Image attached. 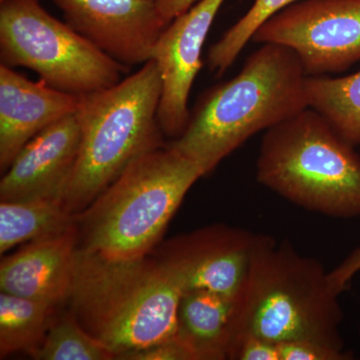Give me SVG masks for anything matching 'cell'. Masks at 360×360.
Segmentation results:
<instances>
[{
    "mask_svg": "<svg viewBox=\"0 0 360 360\" xmlns=\"http://www.w3.org/2000/svg\"><path fill=\"white\" fill-rule=\"evenodd\" d=\"M77 219L61 200L0 201V253L68 231Z\"/></svg>",
    "mask_w": 360,
    "mask_h": 360,
    "instance_id": "cell-16",
    "label": "cell"
},
{
    "mask_svg": "<svg viewBox=\"0 0 360 360\" xmlns=\"http://www.w3.org/2000/svg\"><path fill=\"white\" fill-rule=\"evenodd\" d=\"M297 1L300 0H255L250 11L210 47L207 58L210 70L217 77L224 75L265 21Z\"/></svg>",
    "mask_w": 360,
    "mask_h": 360,
    "instance_id": "cell-20",
    "label": "cell"
},
{
    "mask_svg": "<svg viewBox=\"0 0 360 360\" xmlns=\"http://www.w3.org/2000/svg\"><path fill=\"white\" fill-rule=\"evenodd\" d=\"M279 360H349L350 352H340L309 340L286 341L277 345Z\"/></svg>",
    "mask_w": 360,
    "mask_h": 360,
    "instance_id": "cell-21",
    "label": "cell"
},
{
    "mask_svg": "<svg viewBox=\"0 0 360 360\" xmlns=\"http://www.w3.org/2000/svg\"><path fill=\"white\" fill-rule=\"evenodd\" d=\"M0 60L78 96L113 86L129 71L47 13L39 0H0Z\"/></svg>",
    "mask_w": 360,
    "mask_h": 360,
    "instance_id": "cell-7",
    "label": "cell"
},
{
    "mask_svg": "<svg viewBox=\"0 0 360 360\" xmlns=\"http://www.w3.org/2000/svg\"><path fill=\"white\" fill-rule=\"evenodd\" d=\"M122 360H193V355L176 338L158 343L120 357Z\"/></svg>",
    "mask_w": 360,
    "mask_h": 360,
    "instance_id": "cell-23",
    "label": "cell"
},
{
    "mask_svg": "<svg viewBox=\"0 0 360 360\" xmlns=\"http://www.w3.org/2000/svg\"><path fill=\"white\" fill-rule=\"evenodd\" d=\"M198 0H155L161 18L168 25L176 16L186 13Z\"/></svg>",
    "mask_w": 360,
    "mask_h": 360,
    "instance_id": "cell-25",
    "label": "cell"
},
{
    "mask_svg": "<svg viewBox=\"0 0 360 360\" xmlns=\"http://www.w3.org/2000/svg\"><path fill=\"white\" fill-rule=\"evenodd\" d=\"M340 295L319 260L262 234L236 300L231 347L255 336L276 345L314 341L345 352Z\"/></svg>",
    "mask_w": 360,
    "mask_h": 360,
    "instance_id": "cell-2",
    "label": "cell"
},
{
    "mask_svg": "<svg viewBox=\"0 0 360 360\" xmlns=\"http://www.w3.org/2000/svg\"><path fill=\"white\" fill-rule=\"evenodd\" d=\"M75 115L37 134L21 149L0 181V201L56 200L63 202L79 153Z\"/></svg>",
    "mask_w": 360,
    "mask_h": 360,
    "instance_id": "cell-12",
    "label": "cell"
},
{
    "mask_svg": "<svg viewBox=\"0 0 360 360\" xmlns=\"http://www.w3.org/2000/svg\"><path fill=\"white\" fill-rule=\"evenodd\" d=\"M257 179L309 212L360 217V155L312 108L265 131Z\"/></svg>",
    "mask_w": 360,
    "mask_h": 360,
    "instance_id": "cell-6",
    "label": "cell"
},
{
    "mask_svg": "<svg viewBox=\"0 0 360 360\" xmlns=\"http://www.w3.org/2000/svg\"><path fill=\"white\" fill-rule=\"evenodd\" d=\"M251 41L291 49L307 77L343 72L360 60V0H300L265 21Z\"/></svg>",
    "mask_w": 360,
    "mask_h": 360,
    "instance_id": "cell-8",
    "label": "cell"
},
{
    "mask_svg": "<svg viewBox=\"0 0 360 360\" xmlns=\"http://www.w3.org/2000/svg\"><path fill=\"white\" fill-rule=\"evenodd\" d=\"M307 78L291 49L262 44L236 77L203 92L169 146L210 174L251 136L309 108Z\"/></svg>",
    "mask_w": 360,
    "mask_h": 360,
    "instance_id": "cell-1",
    "label": "cell"
},
{
    "mask_svg": "<svg viewBox=\"0 0 360 360\" xmlns=\"http://www.w3.org/2000/svg\"><path fill=\"white\" fill-rule=\"evenodd\" d=\"M229 359L233 360H279L278 347L276 343L245 336L234 343Z\"/></svg>",
    "mask_w": 360,
    "mask_h": 360,
    "instance_id": "cell-22",
    "label": "cell"
},
{
    "mask_svg": "<svg viewBox=\"0 0 360 360\" xmlns=\"http://www.w3.org/2000/svg\"><path fill=\"white\" fill-rule=\"evenodd\" d=\"M162 82L155 60L108 89L80 96L79 153L63 205L79 214L134 160L165 148L158 122Z\"/></svg>",
    "mask_w": 360,
    "mask_h": 360,
    "instance_id": "cell-4",
    "label": "cell"
},
{
    "mask_svg": "<svg viewBox=\"0 0 360 360\" xmlns=\"http://www.w3.org/2000/svg\"><path fill=\"white\" fill-rule=\"evenodd\" d=\"M262 234L217 224L177 236L158 253L182 292L205 290L236 300Z\"/></svg>",
    "mask_w": 360,
    "mask_h": 360,
    "instance_id": "cell-9",
    "label": "cell"
},
{
    "mask_svg": "<svg viewBox=\"0 0 360 360\" xmlns=\"http://www.w3.org/2000/svg\"><path fill=\"white\" fill-rule=\"evenodd\" d=\"M305 89L309 108L350 146H360V70L345 77H307Z\"/></svg>",
    "mask_w": 360,
    "mask_h": 360,
    "instance_id": "cell-17",
    "label": "cell"
},
{
    "mask_svg": "<svg viewBox=\"0 0 360 360\" xmlns=\"http://www.w3.org/2000/svg\"><path fill=\"white\" fill-rule=\"evenodd\" d=\"M80 96L32 82L0 65V170L2 174L37 134L77 112Z\"/></svg>",
    "mask_w": 360,
    "mask_h": 360,
    "instance_id": "cell-13",
    "label": "cell"
},
{
    "mask_svg": "<svg viewBox=\"0 0 360 360\" xmlns=\"http://www.w3.org/2000/svg\"><path fill=\"white\" fill-rule=\"evenodd\" d=\"M65 22L103 53L130 68L153 59L167 27L155 0H52Z\"/></svg>",
    "mask_w": 360,
    "mask_h": 360,
    "instance_id": "cell-10",
    "label": "cell"
},
{
    "mask_svg": "<svg viewBox=\"0 0 360 360\" xmlns=\"http://www.w3.org/2000/svg\"><path fill=\"white\" fill-rule=\"evenodd\" d=\"M79 248L77 225L35 239L0 264V290L58 305L70 300Z\"/></svg>",
    "mask_w": 360,
    "mask_h": 360,
    "instance_id": "cell-14",
    "label": "cell"
},
{
    "mask_svg": "<svg viewBox=\"0 0 360 360\" xmlns=\"http://www.w3.org/2000/svg\"><path fill=\"white\" fill-rule=\"evenodd\" d=\"M360 271V248L349 255L335 269L329 271V278L340 295L349 288L355 274Z\"/></svg>",
    "mask_w": 360,
    "mask_h": 360,
    "instance_id": "cell-24",
    "label": "cell"
},
{
    "mask_svg": "<svg viewBox=\"0 0 360 360\" xmlns=\"http://www.w3.org/2000/svg\"><path fill=\"white\" fill-rule=\"evenodd\" d=\"M37 360H111L115 354L87 333L72 311L53 319L41 347L32 354Z\"/></svg>",
    "mask_w": 360,
    "mask_h": 360,
    "instance_id": "cell-19",
    "label": "cell"
},
{
    "mask_svg": "<svg viewBox=\"0 0 360 360\" xmlns=\"http://www.w3.org/2000/svg\"><path fill=\"white\" fill-rule=\"evenodd\" d=\"M236 300L205 290H186L177 307L175 338L193 360L229 359Z\"/></svg>",
    "mask_w": 360,
    "mask_h": 360,
    "instance_id": "cell-15",
    "label": "cell"
},
{
    "mask_svg": "<svg viewBox=\"0 0 360 360\" xmlns=\"http://www.w3.org/2000/svg\"><path fill=\"white\" fill-rule=\"evenodd\" d=\"M182 290L148 257L110 259L78 248L71 311L115 359L176 335Z\"/></svg>",
    "mask_w": 360,
    "mask_h": 360,
    "instance_id": "cell-3",
    "label": "cell"
},
{
    "mask_svg": "<svg viewBox=\"0 0 360 360\" xmlns=\"http://www.w3.org/2000/svg\"><path fill=\"white\" fill-rule=\"evenodd\" d=\"M224 1L198 0L165 27L155 45L153 60L162 82L158 122L167 136L177 139L188 123L189 94L202 66L201 52Z\"/></svg>",
    "mask_w": 360,
    "mask_h": 360,
    "instance_id": "cell-11",
    "label": "cell"
},
{
    "mask_svg": "<svg viewBox=\"0 0 360 360\" xmlns=\"http://www.w3.org/2000/svg\"><path fill=\"white\" fill-rule=\"evenodd\" d=\"M202 176L195 162L170 146L141 156L77 214L80 250L110 259L148 257Z\"/></svg>",
    "mask_w": 360,
    "mask_h": 360,
    "instance_id": "cell-5",
    "label": "cell"
},
{
    "mask_svg": "<svg viewBox=\"0 0 360 360\" xmlns=\"http://www.w3.org/2000/svg\"><path fill=\"white\" fill-rule=\"evenodd\" d=\"M56 305L0 293V357L15 352L30 356L37 352L47 335Z\"/></svg>",
    "mask_w": 360,
    "mask_h": 360,
    "instance_id": "cell-18",
    "label": "cell"
}]
</instances>
